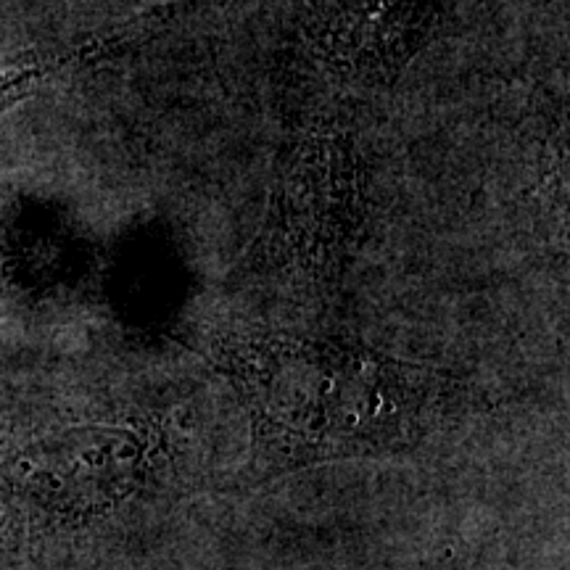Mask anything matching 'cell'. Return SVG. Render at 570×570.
<instances>
[{
	"label": "cell",
	"mask_w": 570,
	"mask_h": 570,
	"mask_svg": "<svg viewBox=\"0 0 570 570\" xmlns=\"http://www.w3.org/2000/svg\"><path fill=\"white\" fill-rule=\"evenodd\" d=\"M30 80H35V71H24V75L17 77H0V111L11 101H17L19 96H24L27 88H30Z\"/></svg>",
	"instance_id": "obj_1"
}]
</instances>
